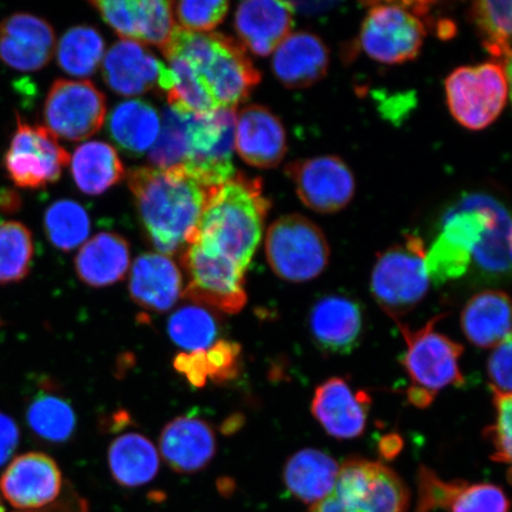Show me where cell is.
<instances>
[{"instance_id":"1","label":"cell","mask_w":512,"mask_h":512,"mask_svg":"<svg viewBox=\"0 0 512 512\" xmlns=\"http://www.w3.org/2000/svg\"><path fill=\"white\" fill-rule=\"evenodd\" d=\"M127 185L147 238L160 254L174 255L194 236L209 191L183 166H139L127 172Z\"/></svg>"},{"instance_id":"2","label":"cell","mask_w":512,"mask_h":512,"mask_svg":"<svg viewBox=\"0 0 512 512\" xmlns=\"http://www.w3.org/2000/svg\"><path fill=\"white\" fill-rule=\"evenodd\" d=\"M270 209L271 202L262 191L261 179L235 172L227 182L210 189L188 245L194 243L247 271L264 234Z\"/></svg>"},{"instance_id":"3","label":"cell","mask_w":512,"mask_h":512,"mask_svg":"<svg viewBox=\"0 0 512 512\" xmlns=\"http://www.w3.org/2000/svg\"><path fill=\"white\" fill-rule=\"evenodd\" d=\"M160 50L165 57L188 60L206 81L219 108L236 110L261 81L259 70L242 44L220 32L198 34L176 25Z\"/></svg>"},{"instance_id":"4","label":"cell","mask_w":512,"mask_h":512,"mask_svg":"<svg viewBox=\"0 0 512 512\" xmlns=\"http://www.w3.org/2000/svg\"><path fill=\"white\" fill-rule=\"evenodd\" d=\"M443 318L445 315L434 317L424 328L416 331L396 322L407 345L401 362L411 380L408 400L418 408L431 406L435 396L446 387L464 384L459 367L463 345L434 329Z\"/></svg>"},{"instance_id":"5","label":"cell","mask_w":512,"mask_h":512,"mask_svg":"<svg viewBox=\"0 0 512 512\" xmlns=\"http://www.w3.org/2000/svg\"><path fill=\"white\" fill-rule=\"evenodd\" d=\"M499 204L485 194L466 195L447 211L439 238L426 254L428 278L434 285L463 277Z\"/></svg>"},{"instance_id":"6","label":"cell","mask_w":512,"mask_h":512,"mask_svg":"<svg viewBox=\"0 0 512 512\" xmlns=\"http://www.w3.org/2000/svg\"><path fill=\"white\" fill-rule=\"evenodd\" d=\"M426 254L424 240L408 235L377 258L371 273V293L395 322L413 311L426 297L431 283Z\"/></svg>"},{"instance_id":"7","label":"cell","mask_w":512,"mask_h":512,"mask_svg":"<svg viewBox=\"0 0 512 512\" xmlns=\"http://www.w3.org/2000/svg\"><path fill=\"white\" fill-rule=\"evenodd\" d=\"M427 3H369L361 29V48L370 59L384 64L412 61L420 54L426 37L421 16Z\"/></svg>"},{"instance_id":"8","label":"cell","mask_w":512,"mask_h":512,"mask_svg":"<svg viewBox=\"0 0 512 512\" xmlns=\"http://www.w3.org/2000/svg\"><path fill=\"white\" fill-rule=\"evenodd\" d=\"M265 249L272 271L290 283L316 279L329 265L330 247L324 233L299 214L281 216L271 224Z\"/></svg>"},{"instance_id":"9","label":"cell","mask_w":512,"mask_h":512,"mask_svg":"<svg viewBox=\"0 0 512 512\" xmlns=\"http://www.w3.org/2000/svg\"><path fill=\"white\" fill-rule=\"evenodd\" d=\"M509 75V67L497 61L454 70L445 82L453 118L471 131L494 123L507 105Z\"/></svg>"},{"instance_id":"10","label":"cell","mask_w":512,"mask_h":512,"mask_svg":"<svg viewBox=\"0 0 512 512\" xmlns=\"http://www.w3.org/2000/svg\"><path fill=\"white\" fill-rule=\"evenodd\" d=\"M183 168L208 188L217 187L235 174L236 110L220 108L204 115L184 114Z\"/></svg>"},{"instance_id":"11","label":"cell","mask_w":512,"mask_h":512,"mask_svg":"<svg viewBox=\"0 0 512 512\" xmlns=\"http://www.w3.org/2000/svg\"><path fill=\"white\" fill-rule=\"evenodd\" d=\"M181 262L189 277L182 296L192 304L224 313H238L245 307L246 271L233 261L192 243L184 249Z\"/></svg>"},{"instance_id":"12","label":"cell","mask_w":512,"mask_h":512,"mask_svg":"<svg viewBox=\"0 0 512 512\" xmlns=\"http://www.w3.org/2000/svg\"><path fill=\"white\" fill-rule=\"evenodd\" d=\"M351 512H407L409 491L389 467L366 459H349L339 467L334 492Z\"/></svg>"},{"instance_id":"13","label":"cell","mask_w":512,"mask_h":512,"mask_svg":"<svg viewBox=\"0 0 512 512\" xmlns=\"http://www.w3.org/2000/svg\"><path fill=\"white\" fill-rule=\"evenodd\" d=\"M106 115V96L87 80H56L43 108L48 130L69 142L93 137L104 126Z\"/></svg>"},{"instance_id":"14","label":"cell","mask_w":512,"mask_h":512,"mask_svg":"<svg viewBox=\"0 0 512 512\" xmlns=\"http://www.w3.org/2000/svg\"><path fill=\"white\" fill-rule=\"evenodd\" d=\"M70 158L46 126H30L17 118V128L5 155V168L18 188L42 189L59 181Z\"/></svg>"},{"instance_id":"15","label":"cell","mask_w":512,"mask_h":512,"mask_svg":"<svg viewBox=\"0 0 512 512\" xmlns=\"http://www.w3.org/2000/svg\"><path fill=\"white\" fill-rule=\"evenodd\" d=\"M286 174L292 179L300 201L319 214L341 211L355 195L354 174L336 156L298 160L287 166Z\"/></svg>"},{"instance_id":"16","label":"cell","mask_w":512,"mask_h":512,"mask_svg":"<svg viewBox=\"0 0 512 512\" xmlns=\"http://www.w3.org/2000/svg\"><path fill=\"white\" fill-rule=\"evenodd\" d=\"M102 76L113 92L124 96L152 91L168 93L171 72L144 44L121 40L102 60Z\"/></svg>"},{"instance_id":"17","label":"cell","mask_w":512,"mask_h":512,"mask_svg":"<svg viewBox=\"0 0 512 512\" xmlns=\"http://www.w3.org/2000/svg\"><path fill=\"white\" fill-rule=\"evenodd\" d=\"M91 5L123 40L162 48L176 28L172 2L165 0H101Z\"/></svg>"},{"instance_id":"18","label":"cell","mask_w":512,"mask_h":512,"mask_svg":"<svg viewBox=\"0 0 512 512\" xmlns=\"http://www.w3.org/2000/svg\"><path fill=\"white\" fill-rule=\"evenodd\" d=\"M63 477L53 458L41 452L17 457L0 479L6 501L18 510H40L60 497Z\"/></svg>"},{"instance_id":"19","label":"cell","mask_w":512,"mask_h":512,"mask_svg":"<svg viewBox=\"0 0 512 512\" xmlns=\"http://www.w3.org/2000/svg\"><path fill=\"white\" fill-rule=\"evenodd\" d=\"M56 36L43 18L15 14L0 23V60L21 72H37L53 59Z\"/></svg>"},{"instance_id":"20","label":"cell","mask_w":512,"mask_h":512,"mask_svg":"<svg viewBox=\"0 0 512 512\" xmlns=\"http://www.w3.org/2000/svg\"><path fill=\"white\" fill-rule=\"evenodd\" d=\"M370 396L354 390L341 377L320 384L312 400V414L337 439H355L366 430Z\"/></svg>"},{"instance_id":"21","label":"cell","mask_w":512,"mask_h":512,"mask_svg":"<svg viewBox=\"0 0 512 512\" xmlns=\"http://www.w3.org/2000/svg\"><path fill=\"white\" fill-rule=\"evenodd\" d=\"M235 147L248 165L273 169L286 155L284 125L267 107L246 106L236 114Z\"/></svg>"},{"instance_id":"22","label":"cell","mask_w":512,"mask_h":512,"mask_svg":"<svg viewBox=\"0 0 512 512\" xmlns=\"http://www.w3.org/2000/svg\"><path fill=\"white\" fill-rule=\"evenodd\" d=\"M309 326L320 350L332 355L350 354L362 336V307L344 294H329L313 305Z\"/></svg>"},{"instance_id":"23","label":"cell","mask_w":512,"mask_h":512,"mask_svg":"<svg viewBox=\"0 0 512 512\" xmlns=\"http://www.w3.org/2000/svg\"><path fill=\"white\" fill-rule=\"evenodd\" d=\"M160 453L170 469L192 475L206 469L214 459L217 443L213 427L197 416H178L164 427Z\"/></svg>"},{"instance_id":"24","label":"cell","mask_w":512,"mask_h":512,"mask_svg":"<svg viewBox=\"0 0 512 512\" xmlns=\"http://www.w3.org/2000/svg\"><path fill=\"white\" fill-rule=\"evenodd\" d=\"M294 8L292 3L273 0H249L238 6L234 25L243 48L259 57L274 53L291 34Z\"/></svg>"},{"instance_id":"25","label":"cell","mask_w":512,"mask_h":512,"mask_svg":"<svg viewBox=\"0 0 512 512\" xmlns=\"http://www.w3.org/2000/svg\"><path fill=\"white\" fill-rule=\"evenodd\" d=\"M128 290L133 302L144 310L168 312L182 297V273L170 256L145 253L134 261Z\"/></svg>"},{"instance_id":"26","label":"cell","mask_w":512,"mask_h":512,"mask_svg":"<svg viewBox=\"0 0 512 512\" xmlns=\"http://www.w3.org/2000/svg\"><path fill=\"white\" fill-rule=\"evenodd\" d=\"M329 63V49L322 38L310 31H297L291 32L275 49L272 69L285 87L300 89L322 80Z\"/></svg>"},{"instance_id":"27","label":"cell","mask_w":512,"mask_h":512,"mask_svg":"<svg viewBox=\"0 0 512 512\" xmlns=\"http://www.w3.org/2000/svg\"><path fill=\"white\" fill-rule=\"evenodd\" d=\"M131 264L130 245L117 233H100L83 243L75 259L78 277L88 286L107 287L126 277Z\"/></svg>"},{"instance_id":"28","label":"cell","mask_w":512,"mask_h":512,"mask_svg":"<svg viewBox=\"0 0 512 512\" xmlns=\"http://www.w3.org/2000/svg\"><path fill=\"white\" fill-rule=\"evenodd\" d=\"M462 328L479 348H496L511 337V306L507 293L483 291L473 296L462 312Z\"/></svg>"},{"instance_id":"29","label":"cell","mask_w":512,"mask_h":512,"mask_svg":"<svg viewBox=\"0 0 512 512\" xmlns=\"http://www.w3.org/2000/svg\"><path fill=\"white\" fill-rule=\"evenodd\" d=\"M339 466L328 453L305 448L287 460L286 489L300 502L315 504L334 492Z\"/></svg>"},{"instance_id":"30","label":"cell","mask_w":512,"mask_h":512,"mask_svg":"<svg viewBox=\"0 0 512 512\" xmlns=\"http://www.w3.org/2000/svg\"><path fill=\"white\" fill-rule=\"evenodd\" d=\"M107 459L115 483L124 488H139L158 475L159 453L143 434L120 435L108 448Z\"/></svg>"},{"instance_id":"31","label":"cell","mask_w":512,"mask_h":512,"mask_svg":"<svg viewBox=\"0 0 512 512\" xmlns=\"http://www.w3.org/2000/svg\"><path fill=\"white\" fill-rule=\"evenodd\" d=\"M162 121L155 107L143 100H128L114 108L108 132L121 150L143 155L157 142Z\"/></svg>"},{"instance_id":"32","label":"cell","mask_w":512,"mask_h":512,"mask_svg":"<svg viewBox=\"0 0 512 512\" xmlns=\"http://www.w3.org/2000/svg\"><path fill=\"white\" fill-rule=\"evenodd\" d=\"M72 175L78 188L87 195H100L117 185L126 175L117 150L104 142L82 144L70 158Z\"/></svg>"},{"instance_id":"33","label":"cell","mask_w":512,"mask_h":512,"mask_svg":"<svg viewBox=\"0 0 512 512\" xmlns=\"http://www.w3.org/2000/svg\"><path fill=\"white\" fill-rule=\"evenodd\" d=\"M471 265L485 280L498 281L510 275L511 219L501 202L472 253Z\"/></svg>"},{"instance_id":"34","label":"cell","mask_w":512,"mask_h":512,"mask_svg":"<svg viewBox=\"0 0 512 512\" xmlns=\"http://www.w3.org/2000/svg\"><path fill=\"white\" fill-rule=\"evenodd\" d=\"M171 72V88L166 93L169 107L182 114L204 115L220 110L206 81L181 56L165 57Z\"/></svg>"},{"instance_id":"35","label":"cell","mask_w":512,"mask_h":512,"mask_svg":"<svg viewBox=\"0 0 512 512\" xmlns=\"http://www.w3.org/2000/svg\"><path fill=\"white\" fill-rule=\"evenodd\" d=\"M56 50L57 63L64 73L76 78H88L100 67L106 48L98 30L79 25L61 37Z\"/></svg>"},{"instance_id":"36","label":"cell","mask_w":512,"mask_h":512,"mask_svg":"<svg viewBox=\"0 0 512 512\" xmlns=\"http://www.w3.org/2000/svg\"><path fill=\"white\" fill-rule=\"evenodd\" d=\"M27 420L31 431L50 444H63L73 437L76 414L70 403L53 393L38 394L30 402Z\"/></svg>"},{"instance_id":"37","label":"cell","mask_w":512,"mask_h":512,"mask_svg":"<svg viewBox=\"0 0 512 512\" xmlns=\"http://www.w3.org/2000/svg\"><path fill=\"white\" fill-rule=\"evenodd\" d=\"M470 19L483 46L495 61L510 66L511 2L480 0L472 4Z\"/></svg>"},{"instance_id":"38","label":"cell","mask_w":512,"mask_h":512,"mask_svg":"<svg viewBox=\"0 0 512 512\" xmlns=\"http://www.w3.org/2000/svg\"><path fill=\"white\" fill-rule=\"evenodd\" d=\"M168 332L172 342L184 352L203 351L211 347L219 335V324L207 307L191 304L174 312Z\"/></svg>"},{"instance_id":"39","label":"cell","mask_w":512,"mask_h":512,"mask_svg":"<svg viewBox=\"0 0 512 512\" xmlns=\"http://www.w3.org/2000/svg\"><path fill=\"white\" fill-rule=\"evenodd\" d=\"M44 229L56 248L69 252L87 241L91 233V219L78 202L61 200L47 209Z\"/></svg>"},{"instance_id":"40","label":"cell","mask_w":512,"mask_h":512,"mask_svg":"<svg viewBox=\"0 0 512 512\" xmlns=\"http://www.w3.org/2000/svg\"><path fill=\"white\" fill-rule=\"evenodd\" d=\"M34 258V240L21 222L0 224V284L17 283L30 271Z\"/></svg>"},{"instance_id":"41","label":"cell","mask_w":512,"mask_h":512,"mask_svg":"<svg viewBox=\"0 0 512 512\" xmlns=\"http://www.w3.org/2000/svg\"><path fill=\"white\" fill-rule=\"evenodd\" d=\"M162 132L151 147L149 159L158 169L182 166L185 156V119L184 114L172 108H165Z\"/></svg>"},{"instance_id":"42","label":"cell","mask_w":512,"mask_h":512,"mask_svg":"<svg viewBox=\"0 0 512 512\" xmlns=\"http://www.w3.org/2000/svg\"><path fill=\"white\" fill-rule=\"evenodd\" d=\"M174 16L179 28L198 34H208L223 22L229 10V3L224 0H207V2H172Z\"/></svg>"},{"instance_id":"43","label":"cell","mask_w":512,"mask_h":512,"mask_svg":"<svg viewBox=\"0 0 512 512\" xmlns=\"http://www.w3.org/2000/svg\"><path fill=\"white\" fill-rule=\"evenodd\" d=\"M509 509L504 490L489 483H465L450 505L451 512H509Z\"/></svg>"},{"instance_id":"44","label":"cell","mask_w":512,"mask_h":512,"mask_svg":"<svg viewBox=\"0 0 512 512\" xmlns=\"http://www.w3.org/2000/svg\"><path fill=\"white\" fill-rule=\"evenodd\" d=\"M464 482H445L428 467L420 466L418 473L419 498L416 512L450 509Z\"/></svg>"},{"instance_id":"45","label":"cell","mask_w":512,"mask_h":512,"mask_svg":"<svg viewBox=\"0 0 512 512\" xmlns=\"http://www.w3.org/2000/svg\"><path fill=\"white\" fill-rule=\"evenodd\" d=\"M203 354L209 381L226 383L238 379L242 364L240 344L230 341L215 342Z\"/></svg>"},{"instance_id":"46","label":"cell","mask_w":512,"mask_h":512,"mask_svg":"<svg viewBox=\"0 0 512 512\" xmlns=\"http://www.w3.org/2000/svg\"><path fill=\"white\" fill-rule=\"evenodd\" d=\"M496 420L494 425L485 431V437L490 439L495 448L492 460L496 463L511 464L512 438V399L511 394L494 393Z\"/></svg>"},{"instance_id":"47","label":"cell","mask_w":512,"mask_h":512,"mask_svg":"<svg viewBox=\"0 0 512 512\" xmlns=\"http://www.w3.org/2000/svg\"><path fill=\"white\" fill-rule=\"evenodd\" d=\"M488 375L492 392L511 394V337L498 344L491 352Z\"/></svg>"},{"instance_id":"48","label":"cell","mask_w":512,"mask_h":512,"mask_svg":"<svg viewBox=\"0 0 512 512\" xmlns=\"http://www.w3.org/2000/svg\"><path fill=\"white\" fill-rule=\"evenodd\" d=\"M203 351L182 352L175 358L174 362L178 373H181L191 386L196 388H202L208 382Z\"/></svg>"},{"instance_id":"49","label":"cell","mask_w":512,"mask_h":512,"mask_svg":"<svg viewBox=\"0 0 512 512\" xmlns=\"http://www.w3.org/2000/svg\"><path fill=\"white\" fill-rule=\"evenodd\" d=\"M19 443L18 426L10 416L0 413V466L9 462Z\"/></svg>"},{"instance_id":"50","label":"cell","mask_w":512,"mask_h":512,"mask_svg":"<svg viewBox=\"0 0 512 512\" xmlns=\"http://www.w3.org/2000/svg\"><path fill=\"white\" fill-rule=\"evenodd\" d=\"M307 512H351L339 499L331 494L318 503L312 504Z\"/></svg>"},{"instance_id":"51","label":"cell","mask_w":512,"mask_h":512,"mask_svg":"<svg viewBox=\"0 0 512 512\" xmlns=\"http://www.w3.org/2000/svg\"><path fill=\"white\" fill-rule=\"evenodd\" d=\"M19 198L14 192H6L0 200V208L3 210L12 211L18 207Z\"/></svg>"},{"instance_id":"52","label":"cell","mask_w":512,"mask_h":512,"mask_svg":"<svg viewBox=\"0 0 512 512\" xmlns=\"http://www.w3.org/2000/svg\"><path fill=\"white\" fill-rule=\"evenodd\" d=\"M0 512H5V508L2 501H0Z\"/></svg>"}]
</instances>
